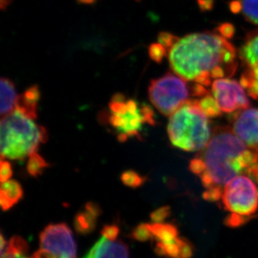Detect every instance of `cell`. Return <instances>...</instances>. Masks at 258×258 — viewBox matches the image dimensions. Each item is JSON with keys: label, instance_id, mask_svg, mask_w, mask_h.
Wrapping results in <instances>:
<instances>
[{"label": "cell", "instance_id": "30", "mask_svg": "<svg viewBox=\"0 0 258 258\" xmlns=\"http://www.w3.org/2000/svg\"><path fill=\"white\" fill-rule=\"evenodd\" d=\"M82 258H90V255H89V253H86V255H85V256H84V257H82Z\"/></svg>", "mask_w": 258, "mask_h": 258}, {"label": "cell", "instance_id": "13", "mask_svg": "<svg viewBox=\"0 0 258 258\" xmlns=\"http://www.w3.org/2000/svg\"><path fill=\"white\" fill-rule=\"evenodd\" d=\"M100 216V207L94 202H89L75 217L74 225L76 231L82 235L92 232L96 227Z\"/></svg>", "mask_w": 258, "mask_h": 258}, {"label": "cell", "instance_id": "6", "mask_svg": "<svg viewBox=\"0 0 258 258\" xmlns=\"http://www.w3.org/2000/svg\"><path fill=\"white\" fill-rule=\"evenodd\" d=\"M208 93L206 86L189 82L171 72L151 81L148 89L149 98L154 107L169 116L189 100Z\"/></svg>", "mask_w": 258, "mask_h": 258}, {"label": "cell", "instance_id": "2", "mask_svg": "<svg viewBox=\"0 0 258 258\" xmlns=\"http://www.w3.org/2000/svg\"><path fill=\"white\" fill-rule=\"evenodd\" d=\"M167 56L174 73L206 87L217 79L231 77L237 69L236 49L219 33H196L177 38Z\"/></svg>", "mask_w": 258, "mask_h": 258}, {"label": "cell", "instance_id": "20", "mask_svg": "<svg viewBox=\"0 0 258 258\" xmlns=\"http://www.w3.org/2000/svg\"><path fill=\"white\" fill-rule=\"evenodd\" d=\"M122 182L130 187L137 188L143 185L146 177L133 171H127L121 175Z\"/></svg>", "mask_w": 258, "mask_h": 258}, {"label": "cell", "instance_id": "10", "mask_svg": "<svg viewBox=\"0 0 258 258\" xmlns=\"http://www.w3.org/2000/svg\"><path fill=\"white\" fill-rule=\"evenodd\" d=\"M239 57L244 66L240 83L251 98L258 100V29L246 35Z\"/></svg>", "mask_w": 258, "mask_h": 258}, {"label": "cell", "instance_id": "31", "mask_svg": "<svg viewBox=\"0 0 258 258\" xmlns=\"http://www.w3.org/2000/svg\"><path fill=\"white\" fill-rule=\"evenodd\" d=\"M257 182H258V180H257Z\"/></svg>", "mask_w": 258, "mask_h": 258}, {"label": "cell", "instance_id": "28", "mask_svg": "<svg viewBox=\"0 0 258 258\" xmlns=\"http://www.w3.org/2000/svg\"><path fill=\"white\" fill-rule=\"evenodd\" d=\"M11 1L12 0H1V8H2V10H5V8L10 5Z\"/></svg>", "mask_w": 258, "mask_h": 258}, {"label": "cell", "instance_id": "19", "mask_svg": "<svg viewBox=\"0 0 258 258\" xmlns=\"http://www.w3.org/2000/svg\"><path fill=\"white\" fill-rule=\"evenodd\" d=\"M239 5L245 19L254 25H258V0H241Z\"/></svg>", "mask_w": 258, "mask_h": 258}, {"label": "cell", "instance_id": "4", "mask_svg": "<svg viewBox=\"0 0 258 258\" xmlns=\"http://www.w3.org/2000/svg\"><path fill=\"white\" fill-rule=\"evenodd\" d=\"M209 117L191 99L170 115L167 134L173 146L187 152L201 151L209 143L212 132Z\"/></svg>", "mask_w": 258, "mask_h": 258}, {"label": "cell", "instance_id": "1", "mask_svg": "<svg viewBox=\"0 0 258 258\" xmlns=\"http://www.w3.org/2000/svg\"><path fill=\"white\" fill-rule=\"evenodd\" d=\"M189 169L200 178L205 199L217 202L228 181L241 175L258 179V151L239 139L231 126L215 127L209 143L190 161Z\"/></svg>", "mask_w": 258, "mask_h": 258}, {"label": "cell", "instance_id": "8", "mask_svg": "<svg viewBox=\"0 0 258 258\" xmlns=\"http://www.w3.org/2000/svg\"><path fill=\"white\" fill-rule=\"evenodd\" d=\"M39 251L45 258H77V247L66 223L49 224L39 235Z\"/></svg>", "mask_w": 258, "mask_h": 258}, {"label": "cell", "instance_id": "11", "mask_svg": "<svg viewBox=\"0 0 258 258\" xmlns=\"http://www.w3.org/2000/svg\"><path fill=\"white\" fill-rule=\"evenodd\" d=\"M231 129L249 148L258 151V109L246 108L232 114Z\"/></svg>", "mask_w": 258, "mask_h": 258}, {"label": "cell", "instance_id": "21", "mask_svg": "<svg viewBox=\"0 0 258 258\" xmlns=\"http://www.w3.org/2000/svg\"><path fill=\"white\" fill-rule=\"evenodd\" d=\"M149 54L151 59H153L157 63H160L165 57L168 55V49L160 43H156V44H151L149 48Z\"/></svg>", "mask_w": 258, "mask_h": 258}, {"label": "cell", "instance_id": "18", "mask_svg": "<svg viewBox=\"0 0 258 258\" xmlns=\"http://www.w3.org/2000/svg\"><path fill=\"white\" fill-rule=\"evenodd\" d=\"M47 161L39 155L38 152H34L29 156L27 161V171L29 175L37 177L44 172L47 168Z\"/></svg>", "mask_w": 258, "mask_h": 258}, {"label": "cell", "instance_id": "24", "mask_svg": "<svg viewBox=\"0 0 258 258\" xmlns=\"http://www.w3.org/2000/svg\"><path fill=\"white\" fill-rule=\"evenodd\" d=\"M0 171H1V182H5L7 180H10L12 177L13 169L11 164L8 161H5V159H1V165H0Z\"/></svg>", "mask_w": 258, "mask_h": 258}, {"label": "cell", "instance_id": "14", "mask_svg": "<svg viewBox=\"0 0 258 258\" xmlns=\"http://www.w3.org/2000/svg\"><path fill=\"white\" fill-rule=\"evenodd\" d=\"M40 100V91L37 86L29 87L19 95L15 110H19L26 116L35 119L38 114V105Z\"/></svg>", "mask_w": 258, "mask_h": 258}, {"label": "cell", "instance_id": "26", "mask_svg": "<svg viewBox=\"0 0 258 258\" xmlns=\"http://www.w3.org/2000/svg\"><path fill=\"white\" fill-rule=\"evenodd\" d=\"M42 254L40 253V251H37L36 252H34V254H32L31 256L28 257L27 254L21 253V254H7V255H4L1 256V258H42Z\"/></svg>", "mask_w": 258, "mask_h": 258}, {"label": "cell", "instance_id": "15", "mask_svg": "<svg viewBox=\"0 0 258 258\" xmlns=\"http://www.w3.org/2000/svg\"><path fill=\"white\" fill-rule=\"evenodd\" d=\"M1 90V102H0V113L1 116L13 112L16 109L18 98L17 91L15 90V84L10 79L3 77L0 84Z\"/></svg>", "mask_w": 258, "mask_h": 258}, {"label": "cell", "instance_id": "25", "mask_svg": "<svg viewBox=\"0 0 258 258\" xmlns=\"http://www.w3.org/2000/svg\"><path fill=\"white\" fill-rule=\"evenodd\" d=\"M101 234L108 238L116 239L119 236V228L115 225H107L103 227Z\"/></svg>", "mask_w": 258, "mask_h": 258}, {"label": "cell", "instance_id": "7", "mask_svg": "<svg viewBox=\"0 0 258 258\" xmlns=\"http://www.w3.org/2000/svg\"><path fill=\"white\" fill-rule=\"evenodd\" d=\"M258 183L248 175L231 179L222 191V205L229 212L225 221L227 227L246 224L258 211Z\"/></svg>", "mask_w": 258, "mask_h": 258}, {"label": "cell", "instance_id": "29", "mask_svg": "<svg viewBox=\"0 0 258 258\" xmlns=\"http://www.w3.org/2000/svg\"><path fill=\"white\" fill-rule=\"evenodd\" d=\"M78 2L84 4V5H92L94 3L96 2L98 0H77Z\"/></svg>", "mask_w": 258, "mask_h": 258}, {"label": "cell", "instance_id": "9", "mask_svg": "<svg viewBox=\"0 0 258 258\" xmlns=\"http://www.w3.org/2000/svg\"><path fill=\"white\" fill-rule=\"evenodd\" d=\"M211 93L223 113H234L250 106L246 90L241 83L229 78L215 80Z\"/></svg>", "mask_w": 258, "mask_h": 258}, {"label": "cell", "instance_id": "16", "mask_svg": "<svg viewBox=\"0 0 258 258\" xmlns=\"http://www.w3.org/2000/svg\"><path fill=\"white\" fill-rule=\"evenodd\" d=\"M22 186L17 180H9L3 182L0 190V203L4 211H8L17 204L22 198Z\"/></svg>", "mask_w": 258, "mask_h": 258}, {"label": "cell", "instance_id": "22", "mask_svg": "<svg viewBox=\"0 0 258 258\" xmlns=\"http://www.w3.org/2000/svg\"><path fill=\"white\" fill-rule=\"evenodd\" d=\"M132 237L139 241H151V233L148 223H142L137 226L132 232Z\"/></svg>", "mask_w": 258, "mask_h": 258}, {"label": "cell", "instance_id": "27", "mask_svg": "<svg viewBox=\"0 0 258 258\" xmlns=\"http://www.w3.org/2000/svg\"><path fill=\"white\" fill-rule=\"evenodd\" d=\"M234 28L231 25H223L219 28V34L225 38H230L233 35Z\"/></svg>", "mask_w": 258, "mask_h": 258}, {"label": "cell", "instance_id": "3", "mask_svg": "<svg viewBox=\"0 0 258 258\" xmlns=\"http://www.w3.org/2000/svg\"><path fill=\"white\" fill-rule=\"evenodd\" d=\"M48 139L47 131L34 119L15 110L2 117L0 151L2 158L24 160Z\"/></svg>", "mask_w": 258, "mask_h": 258}, {"label": "cell", "instance_id": "23", "mask_svg": "<svg viewBox=\"0 0 258 258\" xmlns=\"http://www.w3.org/2000/svg\"><path fill=\"white\" fill-rule=\"evenodd\" d=\"M171 214V209L169 207H160L152 212L151 218L154 222H163Z\"/></svg>", "mask_w": 258, "mask_h": 258}, {"label": "cell", "instance_id": "17", "mask_svg": "<svg viewBox=\"0 0 258 258\" xmlns=\"http://www.w3.org/2000/svg\"><path fill=\"white\" fill-rule=\"evenodd\" d=\"M196 100L198 106L207 117L215 118L222 114V110H220L217 100L213 97L212 93H208L202 97L196 99Z\"/></svg>", "mask_w": 258, "mask_h": 258}, {"label": "cell", "instance_id": "5", "mask_svg": "<svg viewBox=\"0 0 258 258\" xmlns=\"http://www.w3.org/2000/svg\"><path fill=\"white\" fill-rule=\"evenodd\" d=\"M104 119L120 142L141 138L145 125H155V114L149 105H142L122 94L113 96Z\"/></svg>", "mask_w": 258, "mask_h": 258}, {"label": "cell", "instance_id": "12", "mask_svg": "<svg viewBox=\"0 0 258 258\" xmlns=\"http://www.w3.org/2000/svg\"><path fill=\"white\" fill-rule=\"evenodd\" d=\"M88 253L90 258H130L129 248L124 241L108 238L102 234Z\"/></svg>", "mask_w": 258, "mask_h": 258}]
</instances>
